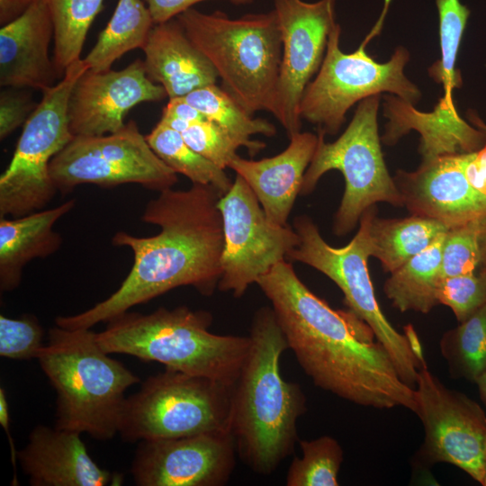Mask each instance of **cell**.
<instances>
[{"label":"cell","mask_w":486,"mask_h":486,"mask_svg":"<svg viewBox=\"0 0 486 486\" xmlns=\"http://www.w3.org/2000/svg\"><path fill=\"white\" fill-rule=\"evenodd\" d=\"M404 335L407 338L410 349L421 367L427 366L421 343L418 336L411 324L404 327Z\"/></svg>","instance_id":"44"},{"label":"cell","mask_w":486,"mask_h":486,"mask_svg":"<svg viewBox=\"0 0 486 486\" xmlns=\"http://www.w3.org/2000/svg\"><path fill=\"white\" fill-rule=\"evenodd\" d=\"M184 99L226 131L251 156L266 148L252 136L261 134L274 136L276 129L263 118H255L245 110L227 91L214 85L206 86L189 93Z\"/></svg>","instance_id":"28"},{"label":"cell","mask_w":486,"mask_h":486,"mask_svg":"<svg viewBox=\"0 0 486 486\" xmlns=\"http://www.w3.org/2000/svg\"><path fill=\"white\" fill-rule=\"evenodd\" d=\"M471 153L450 154L422 161L414 172L394 177L403 206L416 215L449 227L486 214V196L468 182L465 168Z\"/></svg>","instance_id":"18"},{"label":"cell","mask_w":486,"mask_h":486,"mask_svg":"<svg viewBox=\"0 0 486 486\" xmlns=\"http://www.w3.org/2000/svg\"><path fill=\"white\" fill-rule=\"evenodd\" d=\"M391 1L385 0L382 16L354 52L341 50L338 23L329 33L322 64L299 107L302 120L318 125L325 134L338 133L349 108L367 97L387 92L412 104L420 98L418 86L404 74L410 58L406 49L397 48L385 63L377 62L365 50L369 40L380 32Z\"/></svg>","instance_id":"8"},{"label":"cell","mask_w":486,"mask_h":486,"mask_svg":"<svg viewBox=\"0 0 486 486\" xmlns=\"http://www.w3.org/2000/svg\"><path fill=\"white\" fill-rule=\"evenodd\" d=\"M35 0H0V24L20 16Z\"/></svg>","instance_id":"43"},{"label":"cell","mask_w":486,"mask_h":486,"mask_svg":"<svg viewBox=\"0 0 486 486\" xmlns=\"http://www.w3.org/2000/svg\"><path fill=\"white\" fill-rule=\"evenodd\" d=\"M470 121L486 135V124L473 112L469 113Z\"/></svg>","instance_id":"46"},{"label":"cell","mask_w":486,"mask_h":486,"mask_svg":"<svg viewBox=\"0 0 486 486\" xmlns=\"http://www.w3.org/2000/svg\"><path fill=\"white\" fill-rule=\"evenodd\" d=\"M302 456L294 457L287 476V486H338L344 454L339 443L329 436L298 441Z\"/></svg>","instance_id":"33"},{"label":"cell","mask_w":486,"mask_h":486,"mask_svg":"<svg viewBox=\"0 0 486 486\" xmlns=\"http://www.w3.org/2000/svg\"><path fill=\"white\" fill-rule=\"evenodd\" d=\"M449 228L442 221L416 214L403 219H379L374 208L369 224L371 255L391 274L428 248Z\"/></svg>","instance_id":"25"},{"label":"cell","mask_w":486,"mask_h":486,"mask_svg":"<svg viewBox=\"0 0 486 486\" xmlns=\"http://www.w3.org/2000/svg\"><path fill=\"white\" fill-rule=\"evenodd\" d=\"M155 25L143 0H118L106 27L84 58L89 69L101 72L130 50L143 49Z\"/></svg>","instance_id":"27"},{"label":"cell","mask_w":486,"mask_h":486,"mask_svg":"<svg viewBox=\"0 0 486 486\" xmlns=\"http://www.w3.org/2000/svg\"><path fill=\"white\" fill-rule=\"evenodd\" d=\"M142 50L148 77L163 86L169 99L217 82V71L176 18L155 24Z\"/></svg>","instance_id":"22"},{"label":"cell","mask_w":486,"mask_h":486,"mask_svg":"<svg viewBox=\"0 0 486 486\" xmlns=\"http://www.w3.org/2000/svg\"><path fill=\"white\" fill-rule=\"evenodd\" d=\"M146 140L165 164L193 184L212 186L221 194L231 187L233 182L225 169L194 150L180 132L158 122Z\"/></svg>","instance_id":"29"},{"label":"cell","mask_w":486,"mask_h":486,"mask_svg":"<svg viewBox=\"0 0 486 486\" xmlns=\"http://www.w3.org/2000/svg\"><path fill=\"white\" fill-rule=\"evenodd\" d=\"M437 301L449 307L459 322L465 320L486 304V270L443 277Z\"/></svg>","instance_id":"35"},{"label":"cell","mask_w":486,"mask_h":486,"mask_svg":"<svg viewBox=\"0 0 486 486\" xmlns=\"http://www.w3.org/2000/svg\"><path fill=\"white\" fill-rule=\"evenodd\" d=\"M450 375L476 382L486 370V304L439 341Z\"/></svg>","instance_id":"32"},{"label":"cell","mask_w":486,"mask_h":486,"mask_svg":"<svg viewBox=\"0 0 486 486\" xmlns=\"http://www.w3.org/2000/svg\"><path fill=\"white\" fill-rule=\"evenodd\" d=\"M149 10L155 24L177 18L193 6L205 1L214 0H143ZM233 4H249L254 0H220Z\"/></svg>","instance_id":"39"},{"label":"cell","mask_w":486,"mask_h":486,"mask_svg":"<svg viewBox=\"0 0 486 486\" xmlns=\"http://www.w3.org/2000/svg\"><path fill=\"white\" fill-rule=\"evenodd\" d=\"M446 233L391 273L386 280L383 286L385 295L400 311L428 313L439 304L437 291L442 279V251Z\"/></svg>","instance_id":"26"},{"label":"cell","mask_w":486,"mask_h":486,"mask_svg":"<svg viewBox=\"0 0 486 486\" xmlns=\"http://www.w3.org/2000/svg\"><path fill=\"white\" fill-rule=\"evenodd\" d=\"M288 346L313 383L352 403L416 410L415 389L400 377L374 331L350 310H334L283 261L256 282Z\"/></svg>","instance_id":"1"},{"label":"cell","mask_w":486,"mask_h":486,"mask_svg":"<svg viewBox=\"0 0 486 486\" xmlns=\"http://www.w3.org/2000/svg\"><path fill=\"white\" fill-rule=\"evenodd\" d=\"M465 175L470 184L486 196V144L479 150L472 152Z\"/></svg>","instance_id":"40"},{"label":"cell","mask_w":486,"mask_h":486,"mask_svg":"<svg viewBox=\"0 0 486 486\" xmlns=\"http://www.w3.org/2000/svg\"><path fill=\"white\" fill-rule=\"evenodd\" d=\"M36 360L57 393L56 428L100 441L118 434L125 392L140 379L101 348L95 332L56 325Z\"/></svg>","instance_id":"5"},{"label":"cell","mask_w":486,"mask_h":486,"mask_svg":"<svg viewBox=\"0 0 486 486\" xmlns=\"http://www.w3.org/2000/svg\"><path fill=\"white\" fill-rule=\"evenodd\" d=\"M435 1L439 19L441 58L429 68V75L436 83L443 86L445 92L436 108L457 113L453 91L460 86L462 81L455 62L470 10L460 0Z\"/></svg>","instance_id":"31"},{"label":"cell","mask_w":486,"mask_h":486,"mask_svg":"<svg viewBox=\"0 0 486 486\" xmlns=\"http://www.w3.org/2000/svg\"><path fill=\"white\" fill-rule=\"evenodd\" d=\"M478 386L482 400L486 405V370L475 382Z\"/></svg>","instance_id":"45"},{"label":"cell","mask_w":486,"mask_h":486,"mask_svg":"<svg viewBox=\"0 0 486 486\" xmlns=\"http://www.w3.org/2000/svg\"><path fill=\"white\" fill-rule=\"evenodd\" d=\"M384 114L390 120L382 137L384 143L393 144L410 130H416L421 135L422 161L443 155L474 152L486 142V135L468 125L459 114L436 108L434 112L422 113L399 97H385Z\"/></svg>","instance_id":"23"},{"label":"cell","mask_w":486,"mask_h":486,"mask_svg":"<svg viewBox=\"0 0 486 486\" xmlns=\"http://www.w3.org/2000/svg\"><path fill=\"white\" fill-rule=\"evenodd\" d=\"M282 58L272 114L291 137L301 131L299 107L319 71L336 22V0H274Z\"/></svg>","instance_id":"15"},{"label":"cell","mask_w":486,"mask_h":486,"mask_svg":"<svg viewBox=\"0 0 486 486\" xmlns=\"http://www.w3.org/2000/svg\"><path fill=\"white\" fill-rule=\"evenodd\" d=\"M44 329L32 314L19 318L0 315V356L12 360L37 359Z\"/></svg>","instance_id":"36"},{"label":"cell","mask_w":486,"mask_h":486,"mask_svg":"<svg viewBox=\"0 0 486 486\" xmlns=\"http://www.w3.org/2000/svg\"><path fill=\"white\" fill-rule=\"evenodd\" d=\"M167 96L151 81L144 60L136 59L121 70L87 69L75 83L68 104L69 129L74 136H102L125 126L124 118L137 104Z\"/></svg>","instance_id":"17"},{"label":"cell","mask_w":486,"mask_h":486,"mask_svg":"<svg viewBox=\"0 0 486 486\" xmlns=\"http://www.w3.org/2000/svg\"><path fill=\"white\" fill-rule=\"evenodd\" d=\"M486 270V214L450 227L442 251V278Z\"/></svg>","instance_id":"34"},{"label":"cell","mask_w":486,"mask_h":486,"mask_svg":"<svg viewBox=\"0 0 486 486\" xmlns=\"http://www.w3.org/2000/svg\"><path fill=\"white\" fill-rule=\"evenodd\" d=\"M212 317L186 306L160 307L148 314L126 311L96 333L108 354H124L166 368L234 386L246 361L250 338L217 335Z\"/></svg>","instance_id":"4"},{"label":"cell","mask_w":486,"mask_h":486,"mask_svg":"<svg viewBox=\"0 0 486 486\" xmlns=\"http://www.w3.org/2000/svg\"><path fill=\"white\" fill-rule=\"evenodd\" d=\"M80 433L36 426L17 459L32 486L121 485L122 475L100 467L89 455Z\"/></svg>","instance_id":"19"},{"label":"cell","mask_w":486,"mask_h":486,"mask_svg":"<svg viewBox=\"0 0 486 486\" xmlns=\"http://www.w3.org/2000/svg\"><path fill=\"white\" fill-rule=\"evenodd\" d=\"M89 67L80 58L43 96L23 125L13 158L0 176V217L24 216L46 207L58 192L50 165L75 137L69 129L68 104L79 76Z\"/></svg>","instance_id":"11"},{"label":"cell","mask_w":486,"mask_h":486,"mask_svg":"<svg viewBox=\"0 0 486 486\" xmlns=\"http://www.w3.org/2000/svg\"><path fill=\"white\" fill-rule=\"evenodd\" d=\"M162 117L175 118L194 123L206 120L205 116L184 97L169 99L162 112Z\"/></svg>","instance_id":"41"},{"label":"cell","mask_w":486,"mask_h":486,"mask_svg":"<svg viewBox=\"0 0 486 486\" xmlns=\"http://www.w3.org/2000/svg\"><path fill=\"white\" fill-rule=\"evenodd\" d=\"M221 195L214 187L199 184L187 190L159 192L141 216L143 222L158 226V234L137 237L118 231L112 238L113 246L127 247L133 253L131 269L119 288L80 313L57 317L56 325L91 328L181 286L211 295L221 274Z\"/></svg>","instance_id":"2"},{"label":"cell","mask_w":486,"mask_h":486,"mask_svg":"<svg viewBox=\"0 0 486 486\" xmlns=\"http://www.w3.org/2000/svg\"><path fill=\"white\" fill-rule=\"evenodd\" d=\"M224 246L218 288L241 297L300 242L294 229L268 220L256 194L238 175L218 203Z\"/></svg>","instance_id":"14"},{"label":"cell","mask_w":486,"mask_h":486,"mask_svg":"<svg viewBox=\"0 0 486 486\" xmlns=\"http://www.w3.org/2000/svg\"><path fill=\"white\" fill-rule=\"evenodd\" d=\"M181 134L194 150L222 169L230 167L240 148L228 131L207 119L191 123Z\"/></svg>","instance_id":"37"},{"label":"cell","mask_w":486,"mask_h":486,"mask_svg":"<svg viewBox=\"0 0 486 486\" xmlns=\"http://www.w3.org/2000/svg\"><path fill=\"white\" fill-rule=\"evenodd\" d=\"M415 400L414 413L424 428L415 464L427 468L450 464L481 483L486 460V415L480 405L447 388L428 366L418 370Z\"/></svg>","instance_id":"13"},{"label":"cell","mask_w":486,"mask_h":486,"mask_svg":"<svg viewBox=\"0 0 486 486\" xmlns=\"http://www.w3.org/2000/svg\"><path fill=\"white\" fill-rule=\"evenodd\" d=\"M233 388L166 368L126 398L118 434L133 443L230 432Z\"/></svg>","instance_id":"7"},{"label":"cell","mask_w":486,"mask_h":486,"mask_svg":"<svg viewBox=\"0 0 486 486\" xmlns=\"http://www.w3.org/2000/svg\"><path fill=\"white\" fill-rule=\"evenodd\" d=\"M176 19L212 63L225 91L251 114L272 113L282 58L274 10L231 18L191 8Z\"/></svg>","instance_id":"6"},{"label":"cell","mask_w":486,"mask_h":486,"mask_svg":"<svg viewBox=\"0 0 486 486\" xmlns=\"http://www.w3.org/2000/svg\"><path fill=\"white\" fill-rule=\"evenodd\" d=\"M230 432L142 440L130 472L139 486H222L235 467Z\"/></svg>","instance_id":"16"},{"label":"cell","mask_w":486,"mask_h":486,"mask_svg":"<svg viewBox=\"0 0 486 486\" xmlns=\"http://www.w3.org/2000/svg\"><path fill=\"white\" fill-rule=\"evenodd\" d=\"M2 90L0 94V139L3 140L25 123L37 107L29 94L14 90Z\"/></svg>","instance_id":"38"},{"label":"cell","mask_w":486,"mask_h":486,"mask_svg":"<svg viewBox=\"0 0 486 486\" xmlns=\"http://www.w3.org/2000/svg\"><path fill=\"white\" fill-rule=\"evenodd\" d=\"M380 94L361 102L345 131L327 143L319 130V141L308 166L300 194H310L320 177L331 170L345 179V191L335 215L333 230L343 236L351 231L362 214L376 202L403 206L401 194L390 176L382 153L377 113Z\"/></svg>","instance_id":"9"},{"label":"cell","mask_w":486,"mask_h":486,"mask_svg":"<svg viewBox=\"0 0 486 486\" xmlns=\"http://www.w3.org/2000/svg\"><path fill=\"white\" fill-rule=\"evenodd\" d=\"M289 138L287 148L274 157L252 160L238 155L229 167L247 182L268 220L282 226L287 225L319 141L307 131Z\"/></svg>","instance_id":"21"},{"label":"cell","mask_w":486,"mask_h":486,"mask_svg":"<svg viewBox=\"0 0 486 486\" xmlns=\"http://www.w3.org/2000/svg\"><path fill=\"white\" fill-rule=\"evenodd\" d=\"M50 172L62 194L84 184H138L161 192L178 182L176 173L152 150L134 121L114 133L75 136L51 160Z\"/></svg>","instance_id":"12"},{"label":"cell","mask_w":486,"mask_h":486,"mask_svg":"<svg viewBox=\"0 0 486 486\" xmlns=\"http://www.w3.org/2000/svg\"><path fill=\"white\" fill-rule=\"evenodd\" d=\"M481 484L483 485V486H486V460H485V465H484L483 478H482V481Z\"/></svg>","instance_id":"47"},{"label":"cell","mask_w":486,"mask_h":486,"mask_svg":"<svg viewBox=\"0 0 486 486\" xmlns=\"http://www.w3.org/2000/svg\"><path fill=\"white\" fill-rule=\"evenodd\" d=\"M250 348L232 394L230 432L240 459L256 473L269 475L292 454L297 420L307 411L296 382L284 380L280 359L289 348L272 308L257 310Z\"/></svg>","instance_id":"3"},{"label":"cell","mask_w":486,"mask_h":486,"mask_svg":"<svg viewBox=\"0 0 486 486\" xmlns=\"http://www.w3.org/2000/svg\"><path fill=\"white\" fill-rule=\"evenodd\" d=\"M374 208V205L362 214L359 230L343 248L328 245L310 218L305 215L295 218L293 229L300 242L290 251L286 261L308 265L332 280L342 291L348 310L368 324L384 346L401 380L415 389L421 366L411 353L405 335L394 328L382 311L369 274L367 261L372 256L369 224Z\"/></svg>","instance_id":"10"},{"label":"cell","mask_w":486,"mask_h":486,"mask_svg":"<svg viewBox=\"0 0 486 486\" xmlns=\"http://www.w3.org/2000/svg\"><path fill=\"white\" fill-rule=\"evenodd\" d=\"M54 38L50 10L35 0L20 16L0 29V85L42 93L58 78L50 44Z\"/></svg>","instance_id":"20"},{"label":"cell","mask_w":486,"mask_h":486,"mask_svg":"<svg viewBox=\"0 0 486 486\" xmlns=\"http://www.w3.org/2000/svg\"><path fill=\"white\" fill-rule=\"evenodd\" d=\"M0 423L3 428L4 429L6 436L8 437L9 446L11 449V460L14 472V475L13 477L11 484L14 486H17L18 483V478L15 473L16 470V461H17V453L15 450V446L14 444V438L12 436V434L10 432V414H9V408H8V402L6 399V393L5 390L1 387L0 388Z\"/></svg>","instance_id":"42"},{"label":"cell","mask_w":486,"mask_h":486,"mask_svg":"<svg viewBox=\"0 0 486 486\" xmlns=\"http://www.w3.org/2000/svg\"><path fill=\"white\" fill-rule=\"evenodd\" d=\"M76 204L70 199L54 208L24 216L0 217V290L10 292L22 281L25 266L35 258L54 254L62 245V237L54 224Z\"/></svg>","instance_id":"24"},{"label":"cell","mask_w":486,"mask_h":486,"mask_svg":"<svg viewBox=\"0 0 486 486\" xmlns=\"http://www.w3.org/2000/svg\"><path fill=\"white\" fill-rule=\"evenodd\" d=\"M54 24L53 62L58 78L81 58L87 32L103 9L104 0H44Z\"/></svg>","instance_id":"30"}]
</instances>
